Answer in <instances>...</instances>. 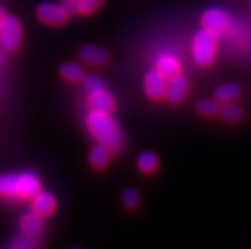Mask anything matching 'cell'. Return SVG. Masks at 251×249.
Masks as SVG:
<instances>
[{
	"label": "cell",
	"instance_id": "1",
	"mask_svg": "<svg viewBox=\"0 0 251 249\" xmlns=\"http://www.w3.org/2000/svg\"><path fill=\"white\" fill-rule=\"evenodd\" d=\"M86 125L89 134L96 140L111 152H118L123 144V135L119 123L116 122L111 112L91 110L86 117Z\"/></svg>",
	"mask_w": 251,
	"mask_h": 249
},
{
	"label": "cell",
	"instance_id": "2",
	"mask_svg": "<svg viewBox=\"0 0 251 249\" xmlns=\"http://www.w3.org/2000/svg\"><path fill=\"white\" fill-rule=\"evenodd\" d=\"M41 191V181L33 172L0 174V197L32 200Z\"/></svg>",
	"mask_w": 251,
	"mask_h": 249
},
{
	"label": "cell",
	"instance_id": "3",
	"mask_svg": "<svg viewBox=\"0 0 251 249\" xmlns=\"http://www.w3.org/2000/svg\"><path fill=\"white\" fill-rule=\"evenodd\" d=\"M217 35L208 29H201L195 33L191 42L193 60L201 68L210 67L216 59Z\"/></svg>",
	"mask_w": 251,
	"mask_h": 249
},
{
	"label": "cell",
	"instance_id": "4",
	"mask_svg": "<svg viewBox=\"0 0 251 249\" xmlns=\"http://www.w3.org/2000/svg\"><path fill=\"white\" fill-rule=\"evenodd\" d=\"M22 42V25L14 16H5L0 24V44L5 50L16 51Z\"/></svg>",
	"mask_w": 251,
	"mask_h": 249
},
{
	"label": "cell",
	"instance_id": "5",
	"mask_svg": "<svg viewBox=\"0 0 251 249\" xmlns=\"http://www.w3.org/2000/svg\"><path fill=\"white\" fill-rule=\"evenodd\" d=\"M37 17L45 24L61 27L67 23L69 13L64 8V5L54 3H42L37 6Z\"/></svg>",
	"mask_w": 251,
	"mask_h": 249
},
{
	"label": "cell",
	"instance_id": "6",
	"mask_svg": "<svg viewBox=\"0 0 251 249\" xmlns=\"http://www.w3.org/2000/svg\"><path fill=\"white\" fill-rule=\"evenodd\" d=\"M201 22L204 29L220 35L228 28L229 17L225 10L220 9V8H209L203 13Z\"/></svg>",
	"mask_w": 251,
	"mask_h": 249
},
{
	"label": "cell",
	"instance_id": "7",
	"mask_svg": "<svg viewBox=\"0 0 251 249\" xmlns=\"http://www.w3.org/2000/svg\"><path fill=\"white\" fill-rule=\"evenodd\" d=\"M167 79L157 70H151L144 76V91L152 101H161L165 98Z\"/></svg>",
	"mask_w": 251,
	"mask_h": 249
},
{
	"label": "cell",
	"instance_id": "8",
	"mask_svg": "<svg viewBox=\"0 0 251 249\" xmlns=\"http://www.w3.org/2000/svg\"><path fill=\"white\" fill-rule=\"evenodd\" d=\"M87 93H88V104L92 110L112 112L115 108V99L111 93L105 88V84L89 89Z\"/></svg>",
	"mask_w": 251,
	"mask_h": 249
},
{
	"label": "cell",
	"instance_id": "9",
	"mask_svg": "<svg viewBox=\"0 0 251 249\" xmlns=\"http://www.w3.org/2000/svg\"><path fill=\"white\" fill-rule=\"evenodd\" d=\"M189 91V82L188 79L182 76L181 74L172 76L167 79V85H166V94L165 98L170 103L178 104L181 103L188 95Z\"/></svg>",
	"mask_w": 251,
	"mask_h": 249
},
{
	"label": "cell",
	"instance_id": "10",
	"mask_svg": "<svg viewBox=\"0 0 251 249\" xmlns=\"http://www.w3.org/2000/svg\"><path fill=\"white\" fill-rule=\"evenodd\" d=\"M56 208V200L50 192L40 191L32 199V211L41 216L42 219L50 216Z\"/></svg>",
	"mask_w": 251,
	"mask_h": 249
},
{
	"label": "cell",
	"instance_id": "11",
	"mask_svg": "<svg viewBox=\"0 0 251 249\" xmlns=\"http://www.w3.org/2000/svg\"><path fill=\"white\" fill-rule=\"evenodd\" d=\"M79 57L83 63L89 64V65H96V67H102L108 63L107 51L101 47L93 46V45H86L79 50Z\"/></svg>",
	"mask_w": 251,
	"mask_h": 249
},
{
	"label": "cell",
	"instance_id": "12",
	"mask_svg": "<svg viewBox=\"0 0 251 249\" xmlns=\"http://www.w3.org/2000/svg\"><path fill=\"white\" fill-rule=\"evenodd\" d=\"M19 226H21L22 234L37 239L44 231V220H42L41 216H38L33 211L27 212L21 219Z\"/></svg>",
	"mask_w": 251,
	"mask_h": 249
},
{
	"label": "cell",
	"instance_id": "13",
	"mask_svg": "<svg viewBox=\"0 0 251 249\" xmlns=\"http://www.w3.org/2000/svg\"><path fill=\"white\" fill-rule=\"evenodd\" d=\"M156 70L165 76L166 79H170L172 76L181 74V64L176 56L171 54H163L158 57L156 63Z\"/></svg>",
	"mask_w": 251,
	"mask_h": 249
},
{
	"label": "cell",
	"instance_id": "14",
	"mask_svg": "<svg viewBox=\"0 0 251 249\" xmlns=\"http://www.w3.org/2000/svg\"><path fill=\"white\" fill-rule=\"evenodd\" d=\"M110 155H111V150L107 146L103 145V144L99 142L97 145H95L89 150V164L92 165L95 169H102V168H105L108 164Z\"/></svg>",
	"mask_w": 251,
	"mask_h": 249
},
{
	"label": "cell",
	"instance_id": "15",
	"mask_svg": "<svg viewBox=\"0 0 251 249\" xmlns=\"http://www.w3.org/2000/svg\"><path fill=\"white\" fill-rule=\"evenodd\" d=\"M241 93V89L235 83H227L216 89L214 91V98L218 103H229V102L237 99V97Z\"/></svg>",
	"mask_w": 251,
	"mask_h": 249
},
{
	"label": "cell",
	"instance_id": "16",
	"mask_svg": "<svg viewBox=\"0 0 251 249\" xmlns=\"http://www.w3.org/2000/svg\"><path fill=\"white\" fill-rule=\"evenodd\" d=\"M137 164L140 172L146 174L154 173L158 168V158L153 152H143L138 155Z\"/></svg>",
	"mask_w": 251,
	"mask_h": 249
},
{
	"label": "cell",
	"instance_id": "17",
	"mask_svg": "<svg viewBox=\"0 0 251 249\" xmlns=\"http://www.w3.org/2000/svg\"><path fill=\"white\" fill-rule=\"evenodd\" d=\"M60 75L68 82L76 83L83 79L84 71H83V68L79 64L64 63L60 67Z\"/></svg>",
	"mask_w": 251,
	"mask_h": 249
},
{
	"label": "cell",
	"instance_id": "18",
	"mask_svg": "<svg viewBox=\"0 0 251 249\" xmlns=\"http://www.w3.org/2000/svg\"><path fill=\"white\" fill-rule=\"evenodd\" d=\"M220 114L223 120L227 121V122L235 123L241 121L244 112L237 104H233L232 102H229V103H223L222 108H220Z\"/></svg>",
	"mask_w": 251,
	"mask_h": 249
},
{
	"label": "cell",
	"instance_id": "19",
	"mask_svg": "<svg viewBox=\"0 0 251 249\" xmlns=\"http://www.w3.org/2000/svg\"><path fill=\"white\" fill-rule=\"evenodd\" d=\"M198 113L205 117H213L220 113V104L216 99H201L197 104Z\"/></svg>",
	"mask_w": 251,
	"mask_h": 249
},
{
	"label": "cell",
	"instance_id": "20",
	"mask_svg": "<svg viewBox=\"0 0 251 249\" xmlns=\"http://www.w3.org/2000/svg\"><path fill=\"white\" fill-rule=\"evenodd\" d=\"M103 0H76V14L88 16L101 6Z\"/></svg>",
	"mask_w": 251,
	"mask_h": 249
},
{
	"label": "cell",
	"instance_id": "21",
	"mask_svg": "<svg viewBox=\"0 0 251 249\" xmlns=\"http://www.w3.org/2000/svg\"><path fill=\"white\" fill-rule=\"evenodd\" d=\"M9 247L13 249H32L37 247V240H36V238L22 234L21 237L13 240L12 243L9 244Z\"/></svg>",
	"mask_w": 251,
	"mask_h": 249
},
{
	"label": "cell",
	"instance_id": "22",
	"mask_svg": "<svg viewBox=\"0 0 251 249\" xmlns=\"http://www.w3.org/2000/svg\"><path fill=\"white\" fill-rule=\"evenodd\" d=\"M123 204L127 208H135L139 204V193L134 188H126L123 192Z\"/></svg>",
	"mask_w": 251,
	"mask_h": 249
},
{
	"label": "cell",
	"instance_id": "23",
	"mask_svg": "<svg viewBox=\"0 0 251 249\" xmlns=\"http://www.w3.org/2000/svg\"><path fill=\"white\" fill-rule=\"evenodd\" d=\"M4 17H5V13H4V10L0 8V24H1V22H3Z\"/></svg>",
	"mask_w": 251,
	"mask_h": 249
}]
</instances>
